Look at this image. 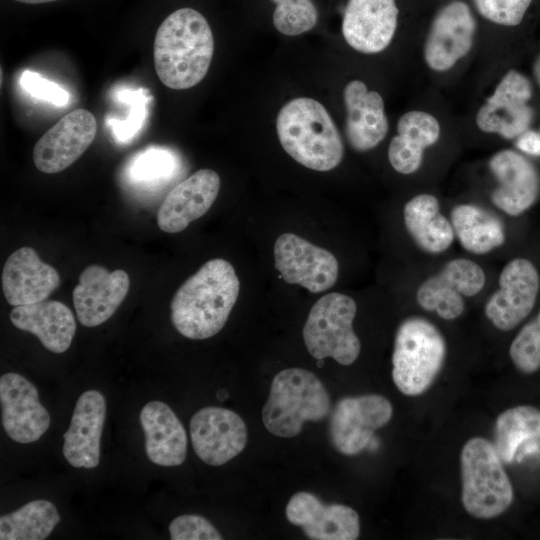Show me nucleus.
Instances as JSON below:
<instances>
[{"instance_id": "f257e3e1", "label": "nucleus", "mask_w": 540, "mask_h": 540, "mask_svg": "<svg viewBox=\"0 0 540 540\" xmlns=\"http://www.w3.org/2000/svg\"><path fill=\"white\" fill-rule=\"evenodd\" d=\"M240 289L234 267L220 258L203 264L175 292L171 321L189 339H207L225 325Z\"/></svg>"}, {"instance_id": "f03ea898", "label": "nucleus", "mask_w": 540, "mask_h": 540, "mask_svg": "<svg viewBox=\"0 0 540 540\" xmlns=\"http://www.w3.org/2000/svg\"><path fill=\"white\" fill-rule=\"evenodd\" d=\"M214 53V38L206 18L192 8L169 14L154 39V65L168 88L185 90L206 76Z\"/></svg>"}, {"instance_id": "7ed1b4c3", "label": "nucleus", "mask_w": 540, "mask_h": 540, "mask_svg": "<svg viewBox=\"0 0 540 540\" xmlns=\"http://www.w3.org/2000/svg\"><path fill=\"white\" fill-rule=\"evenodd\" d=\"M276 131L285 152L306 168L329 171L343 159L339 130L326 108L313 98L288 101L277 115Z\"/></svg>"}, {"instance_id": "20e7f679", "label": "nucleus", "mask_w": 540, "mask_h": 540, "mask_svg": "<svg viewBox=\"0 0 540 540\" xmlns=\"http://www.w3.org/2000/svg\"><path fill=\"white\" fill-rule=\"evenodd\" d=\"M330 411V395L319 378L303 368H288L272 380L262 421L271 434L292 438L306 421H321Z\"/></svg>"}, {"instance_id": "39448f33", "label": "nucleus", "mask_w": 540, "mask_h": 540, "mask_svg": "<svg viewBox=\"0 0 540 540\" xmlns=\"http://www.w3.org/2000/svg\"><path fill=\"white\" fill-rule=\"evenodd\" d=\"M446 341L440 330L420 316L404 319L398 326L392 354V379L407 396L423 394L445 362Z\"/></svg>"}, {"instance_id": "423d86ee", "label": "nucleus", "mask_w": 540, "mask_h": 540, "mask_svg": "<svg viewBox=\"0 0 540 540\" xmlns=\"http://www.w3.org/2000/svg\"><path fill=\"white\" fill-rule=\"evenodd\" d=\"M461 501L468 514L492 519L512 504L513 487L495 446L485 438L473 437L460 455Z\"/></svg>"}, {"instance_id": "0eeeda50", "label": "nucleus", "mask_w": 540, "mask_h": 540, "mask_svg": "<svg viewBox=\"0 0 540 540\" xmlns=\"http://www.w3.org/2000/svg\"><path fill=\"white\" fill-rule=\"evenodd\" d=\"M356 312V302L345 294L333 292L318 299L302 331L311 356L316 360L331 357L341 365H351L361 350L353 330Z\"/></svg>"}, {"instance_id": "6e6552de", "label": "nucleus", "mask_w": 540, "mask_h": 540, "mask_svg": "<svg viewBox=\"0 0 540 540\" xmlns=\"http://www.w3.org/2000/svg\"><path fill=\"white\" fill-rule=\"evenodd\" d=\"M391 402L378 394L344 397L334 406L329 436L334 448L341 454H359L370 444L374 432L392 418Z\"/></svg>"}, {"instance_id": "1a4fd4ad", "label": "nucleus", "mask_w": 540, "mask_h": 540, "mask_svg": "<svg viewBox=\"0 0 540 540\" xmlns=\"http://www.w3.org/2000/svg\"><path fill=\"white\" fill-rule=\"evenodd\" d=\"M485 281V273L477 263L466 258L452 259L419 286L416 300L421 308L444 320H454L464 311V297L481 292Z\"/></svg>"}, {"instance_id": "9d476101", "label": "nucleus", "mask_w": 540, "mask_h": 540, "mask_svg": "<svg viewBox=\"0 0 540 540\" xmlns=\"http://www.w3.org/2000/svg\"><path fill=\"white\" fill-rule=\"evenodd\" d=\"M531 96L529 79L510 69L479 108L475 117L477 127L504 139L517 138L529 129L532 122L534 111L528 105Z\"/></svg>"}, {"instance_id": "9b49d317", "label": "nucleus", "mask_w": 540, "mask_h": 540, "mask_svg": "<svg viewBox=\"0 0 540 540\" xmlns=\"http://www.w3.org/2000/svg\"><path fill=\"white\" fill-rule=\"evenodd\" d=\"M274 259L287 283L298 284L312 293L330 289L338 278V261L331 252L292 233L277 238Z\"/></svg>"}, {"instance_id": "f8f14e48", "label": "nucleus", "mask_w": 540, "mask_h": 540, "mask_svg": "<svg viewBox=\"0 0 540 540\" xmlns=\"http://www.w3.org/2000/svg\"><path fill=\"white\" fill-rule=\"evenodd\" d=\"M539 287V273L531 261H509L499 275V289L485 303L487 319L500 331L515 328L533 309Z\"/></svg>"}, {"instance_id": "ddd939ff", "label": "nucleus", "mask_w": 540, "mask_h": 540, "mask_svg": "<svg viewBox=\"0 0 540 540\" xmlns=\"http://www.w3.org/2000/svg\"><path fill=\"white\" fill-rule=\"evenodd\" d=\"M476 20L463 1L443 6L434 16L424 44V60L435 72L450 70L471 50Z\"/></svg>"}, {"instance_id": "4468645a", "label": "nucleus", "mask_w": 540, "mask_h": 540, "mask_svg": "<svg viewBox=\"0 0 540 540\" xmlns=\"http://www.w3.org/2000/svg\"><path fill=\"white\" fill-rule=\"evenodd\" d=\"M190 437L196 455L206 464L220 466L238 454L247 443V428L234 411L204 407L190 420Z\"/></svg>"}, {"instance_id": "2eb2a0df", "label": "nucleus", "mask_w": 540, "mask_h": 540, "mask_svg": "<svg viewBox=\"0 0 540 540\" xmlns=\"http://www.w3.org/2000/svg\"><path fill=\"white\" fill-rule=\"evenodd\" d=\"M97 132L94 115L79 108L62 117L36 142L33 162L47 174L58 173L73 164L92 144Z\"/></svg>"}, {"instance_id": "dca6fc26", "label": "nucleus", "mask_w": 540, "mask_h": 540, "mask_svg": "<svg viewBox=\"0 0 540 540\" xmlns=\"http://www.w3.org/2000/svg\"><path fill=\"white\" fill-rule=\"evenodd\" d=\"M0 402L2 425L13 441L31 443L48 430L50 415L36 387L24 376L6 373L0 377Z\"/></svg>"}, {"instance_id": "f3484780", "label": "nucleus", "mask_w": 540, "mask_h": 540, "mask_svg": "<svg viewBox=\"0 0 540 540\" xmlns=\"http://www.w3.org/2000/svg\"><path fill=\"white\" fill-rule=\"evenodd\" d=\"M398 14L395 0H348L342 19L343 37L360 53H380L394 38Z\"/></svg>"}, {"instance_id": "a211bd4d", "label": "nucleus", "mask_w": 540, "mask_h": 540, "mask_svg": "<svg viewBox=\"0 0 540 540\" xmlns=\"http://www.w3.org/2000/svg\"><path fill=\"white\" fill-rule=\"evenodd\" d=\"M129 287L130 279L124 270L109 271L97 264L87 266L72 295L79 322L96 327L107 321L125 299Z\"/></svg>"}, {"instance_id": "6ab92c4d", "label": "nucleus", "mask_w": 540, "mask_h": 540, "mask_svg": "<svg viewBox=\"0 0 540 540\" xmlns=\"http://www.w3.org/2000/svg\"><path fill=\"white\" fill-rule=\"evenodd\" d=\"M288 521L299 526L309 539L355 540L360 533L358 513L342 504H324L309 492L294 494L287 506Z\"/></svg>"}, {"instance_id": "aec40b11", "label": "nucleus", "mask_w": 540, "mask_h": 540, "mask_svg": "<svg viewBox=\"0 0 540 540\" xmlns=\"http://www.w3.org/2000/svg\"><path fill=\"white\" fill-rule=\"evenodd\" d=\"M488 166L497 181L491 201L498 209L518 216L536 202L540 178L526 157L514 150H500L489 159Z\"/></svg>"}, {"instance_id": "412c9836", "label": "nucleus", "mask_w": 540, "mask_h": 540, "mask_svg": "<svg viewBox=\"0 0 540 540\" xmlns=\"http://www.w3.org/2000/svg\"><path fill=\"white\" fill-rule=\"evenodd\" d=\"M220 185L219 175L211 169H200L178 183L158 209L159 228L167 233L183 231L210 209Z\"/></svg>"}, {"instance_id": "4be33fe9", "label": "nucleus", "mask_w": 540, "mask_h": 540, "mask_svg": "<svg viewBox=\"0 0 540 540\" xmlns=\"http://www.w3.org/2000/svg\"><path fill=\"white\" fill-rule=\"evenodd\" d=\"M105 417L106 400L101 392L88 390L80 395L63 435V455L71 466L91 469L99 464Z\"/></svg>"}, {"instance_id": "5701e85b", "label": "nucleus", "mask_w": 540, "mask_h": 540, "mask_svg": "<svg viewBox=\"0 0 540 540\" xmlns=\"http://www.w3.org/2000/svg\"><path fill=\"white\" fill-rule=\"evenodd\" d=\"M59 285L57 270L43 262L32 247L17 249L4 264L2 289L12 306L45 300Z\"/></svg>"}, {"instance_id": "b1692460", "label": "nucleus", "mask_w": 540, "mask_h": 540, "mask_svg": "<svg viewBox=\"0 0 540 540\" xmlns=\"http://www.w3.org/2000/svg\"><path fill=\"white\" fill-rule=\"evenodd\" d=\"M346 108L345 135L351 148L366 152L382 142L389 129L381 95L360 80H351L343 90Z\"/></svg>"}, {"instance_id": "393cba45", "label": "nucleus", "mask_w": 540, "mask_h": 540, "mask_svg": "<svg viewBox=\"0 0 540 540\" xmlns=\"http://www.w3.org/2000/svg\"><path fill=\"white\" fill-rule=\"evenodd\" d=\"M145 435V450L154 464L173 467L181 465L187 454L186 431L173 412L162 401H150L140 412Z\"/></svg>"}, {"instance_id": "a878e982", "label": "nucleus", "mask_w": 540, "mask_h": 540, "mask_svg": "<svg viewBox=\"0 0 540 540\" xmlns=\"http://www.w3.org/2000/svg\"><path fill=\"white\" fill-rule=\"evenodd\" d=\"M10 320L16 328L35 335L53 353L65 352L76 332L72 311L56 300L15 306L10 312Z\"/></svg>"}, {"instance_id": "bb28decb", "label": "nucleus", "mask_w": 540, "mask_h": 540, "mask_svg": "<svg viewBox=\"0 0 540 540\" xmlns=\"http://www.w3.org/2000/svg\"><path fill=\"white\" fill-rule=\"evenodd\" d=\"M440 135V124L432 114L420 110L404 113L388 147V160L393 169L404 175L418 171L425 149L437 143Z\"/></svg>"}, {"instance_id": "cd10ccee", "label": "nucleus", "mask_w": 540, "mask_h": 540, "mask_svg": "<svg viewBox=\"0 0 540 540\" xmlns=\"http://www.w3.org/2000/svg\"><path fill=\"white\" fill-rule=\"evenodd\" d=\"M403 219L408 234L427 253L440 254L453 243L451 221L440 212L434 195L422 193L412 197L404 205Z\"/></svg>"}, {"instance_id": "c85d7f7f", "label": "nucleus", "mask_w": 540, "mask_h": 540, "mask_svg": "<svg viewBox=\"0 0 540 540\" xmlns=\"http://www.w3.org/2000/svg\"><path fill=\"white\" fill-rule=\"evenodd\" d=\"M450 221L462 247L474 254H487L505 242L504 224L491 211L471 203L455 206Z\"/></svg>"}, {"instance_id": "c756f323", "label": "nucleus", "mask_w": 540, "mask_h": 540, "mask_svg": "<svg viewBox=\"0 0 540 540\" xmlns=\"http://www.w3.org/2000/svg\"><path fill=\"white\" fill-rule=\"evenodd\" d=\"M59 522L60 515L52 502L34 500L0 517V539L43 540Z\"/></svg>"}, {"instance_id": "7c9ffc66", "label": "nucleus", "mask_w": 540, "mask_h": 540, "mask_svg": "<svg viewBox=\"0 0 540 540\" xmlns=\"http://www.w3.org/2000/svg\"><path fill=\"white\" fill-rule=\"evenodd\" d=\"M540 439V410L521 405L502 412L495 423V448L502 461L510 463L519 446Z\"/></svg>"}, {"instance_id": "2f4dec72", "label": "nucleus", "mask_w": 540, "mask_h": 540, "mask_svg": "<svg viewBox=\"0 0 540 540\" xmlns=\"http://www.w3.org/2000/svg\"><path fill=\"white\" fill-rule=\"evenodd\" d=\"M275 4L273 24L286 36L310 31L318 22V11L311 0H270Z\"/></svg>"}, {"instance_id": "473e14b6", "label": "nucleus", "mask_w": 540, "mask_h": 540, "mask_svg": "<svg viewBox=\"0 0 540 540\" xmlns=\"http://www.w3.org/2000/svg\"><path fill=\"white\" fill-rule=\"evenodd\" d=\"M509 356L515 367L525 374L540 368V311L513 339Z\"/></svg>"}, {"instance_id": "72a5a7b5", "label": "nucleus", "mask_w": 540, "mask_h": 540, "mask_svg": "<svg viewBox=\"0 0 540 540\" xmlns=\"http://www.w3.org/2000/svg\"><path fill=\"white\" fill-rule=\"evenodd\" d=\"M477 11L490 22L503 26L521 23L532 0H473Z\"/></svg>"}, {"instance_id": "f704fd0d", "label": "nucleus", "mask_w": 540, "mask_h": 540, "mask_svg": "<svg viewBox=\"0 0 540 540\" xmlns=\"http://www.w3.org/2000/svg\"><path fill=\"white\" fill-rule=\"evenodd\" d=\"M173 156L164 149L152 148L136 157L131 166L134 179L143 182L160 180L172 172Z\"/></svg>"}, {"instance_id": "c9c22d12", "label": "nucleus", "mask_w": 540, "mask_h": 540, "mask_svg": "<svg viewBox=\"0 0 540 540\" xmlns=\"http://www.w3.org/2000/svg\"><path fill=\"white\" fill-rule=\"evenodd\" d=\"M172 540H220L222 536L204 517L185 514L174 518L169 525Z\"/></svg>"}, {"instance_id": "e433bc0d", "label": "nucleus", "mask_w": 540, "mask_h": 540, "mask_svg": "<svg viewBox=\"0 0 540 540\" xmlns=\"http://www.w3.org/2000/svg\"><path fill=\"white\" fill-rule=\"evenodd\" d=\"M20 84L31 96L55 106H64L69 101V94L65 89L36 72L23 71Z\"/></svg>"}, {"instance_id": "4c0bfd02", "label": "nucleus", "mask_w": 540, "mask_h": 540, "mask_svg": "<svg viewBox=\"0 0 540 540\" xmlns=\"http://www.w3.org/2000/svg\"><path fill=\"white\" fill-rule=\"evenodd\" d=\"M141 91L129 92L133 108H131L126 120L119 121L114 119L108 122L113 129L115 137L120 141H126L133 137L141 128L146 117L147 98Z\"/></svg>"}, {"instance_id": "58836bf2", "label": "nucleus", "mask_w": 540, "mask_h": 540, "mask_svg": "<svg viewBox=\"0 0 540 540\" xmlns=\"http://www.w3.org/2000/svg\"><path fill=\"white\" fill-rule=\"evenodd\" d=\"M515 146L525 154L540 157V133L526 130L516 138Z\"/></svg>"}, {"instance_id": "ea45409f", "label": "nucleus", "mask_w": 540, "mask_h": 540, "mask_svg": "<svg viewBox=\"0 0 540 540\" xmlns=\"http://www.w3.org/2000/svg\"><path fill=\"white\" fill-rule=\"evenodd\" d=\"M533 75L538 85L540 86V54L536 57L533 63Z\"/></svg>"}, {"instance_id": "a19ab883", "label": "nucleus", "mask_w": 540, "mask_h": 540, "mask_svg": "<svg viewBox=\"0 0 540 540\" xmlns=\"http://www.w3.org/2000/svg\"><path fill=\"white\" fill-rule=\"evenodd\" d=\"M21 3H27V4H41V3H49L54 2L58 0H15Z\"/></svg>"}, {"instance_id": "79ce46f5", "label": "nucleus", "mask_w": 540, "mask_h": 540, "mask_svg": "<svg viewBox=\"0 0 540 540\" xmlns=\"http://www.w3.org/2000/svg\"><path fill=\"white\" fill-rule=\"evenodd\" d=\"M227 393L226 391L222 390V391H218L217 393V397L220 399V400H224L225 398H227Z\"/></svg>"}, {"instance_id": "37998d69", "label": "nucleus", "mask_w": 540, "mask_h": 540, "mask_svg": "<svg viewBox=\"0 0 540 540\" xmlns=\"http://www.w3.org/2000/svg\"><path fill=\"white\" fill-rule=\"evenodd\" d=\"M317 365H318V367H322V365H323V359L317 360Z\"/></svg>"}]
</instances>
